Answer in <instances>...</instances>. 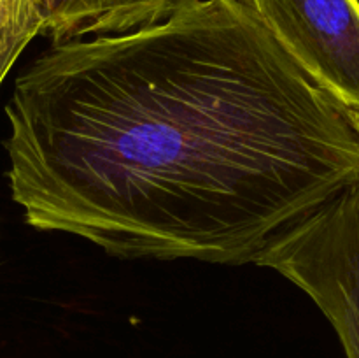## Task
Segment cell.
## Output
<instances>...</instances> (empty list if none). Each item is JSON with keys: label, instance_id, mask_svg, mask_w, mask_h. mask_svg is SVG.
Returning a JSON list of instances; mask_svg holds the SVG:
<instances>
[{"label": "cell", "instance_id": "cell-3", "mask_svg": "<svg viewBox=\"0 0 359 358\" xmlns=\"http://www.w3.org/2000/svg\"><path fill=\"white\" fill-rule=\"evenodd\" d=\"M284 51L346 109H359V0H251Z\"/></svg>", "mask_w": 359, "mask_h": 358}, {"label": "cell", "instance_id": "cell-2", "mask_svg": "<svg viewBox=\"0 0 359 358\" xmlns=\"http://www.w3.org/2000/svg\"><path fill=\"white\" fill-rule=\"evenodd\" d=\"M252 263L305 291L337 332L346 358H359V181L280 232Z\"/></svg>", "mask_w": 359, "mask_h": 358}, {"label": "cell", "instance_id": "cell-5", "mask_svg": "<svg viewBox=\"0 0 359 358\" xmlns=\"http://www.w3.org/2000/svg\"><path fill=\"white\" fill-rule=\"evenodd\" d=\"M39 34L37 0H0V86L25 48Z\"/></svg>", "mask_w": 359, "mask_h": 358}, {"label": "cell", "instance_id": "cell-1", "mask_svg": "<svg viewBox=\"0 0 359 358\" xmlns=\"http://www.w3.org/2000/svg\"><path fill=\"white\" fill-rule=\"evenodd\" d=\"M6 116L25 221L125 260L252 263L359 181L347 109L241 0L53 44Z\"/></svg>", "mask_w": 359, "mask_h": 358}, {"label": "cell", "instance_id": "cell-6", "mask_svg": "<svg viewBox=\"0 0 359 358\" xmlns=\"http://www.w3.org/2000/svg\"><path fill=\"white\" fill-rule=\"evenodd\" d=\"M347 112H349L351 123H353L354 130H356V133L359 137V109H347Z\"/></svg>", "mask_w": 359, "mask_h": 358}, {"label": "cell", "instance_id": "cell-4", "mask_svg": "<svg viewBox=\"0 0 359 358\" xmlns=\"http://www.w3.org/2000/svg\"><path fill=\"white\" fill-rule=\"evenodd\" d=\"M186 0H37L41 35L53 44L156 23Z\"/></svg>", "mask_w": 359, "mask_h": 358}, {"label": "cell", "instance_id": "cell-7", "mask_svg": "<svg viewBox=\"0 0 359 358\" xmlns=\"http://www.w3.org/2000/svg\"><path fill=\"white\" fill-rule=\"evenodd\" d=\"M241 2H244L245 6H249V2H251V0H241Z\"/></svg>", "mask_w": 359, "mask_h": 358}]
</instances>
